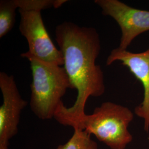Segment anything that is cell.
Returning a JSON list of instances; mask_svg holds the SVG:
<instances>
[{"label":"cell","instance_id":"3957f363","mask_svg":"<svg viewBox=\"0 0 149 149\" xmlns=\"http://www.w3.org/2000/svg\"><path fill=\"white\" fill-rule=\"evenodd\" d=\"M134 114L127 107L106 102L76 123L74 129L93 135L111 149H125L133 140L128 130Z\"/></svg>","mask_w":149,"mask_h":149},{"label":"cell","instance_id":"8fae6325","mask_svg":"<svg viewBox=\"0 0 149 149\" xmlns=\"http://www.w3.org/2000/svg\"><path fill=\"white\" fill-rule=\"evenodd\" d=\"M0 149H9L8 144H0Z\"/></svg>","mask_w":149,"mask_h":149},{"label":"cell","instance_id":"5b68a950","mask_svg":"<svg viewBox=\"0 0 149 149\" xmlns=\"http://www.w3.org/2000/svg\"><path fill=\"white\" fill-rule=\"evenodd\" d=\"M95 3L103 15L112 17L120 27L119 49L127 50L134 39L149 31V11L134 8L119 0H95Z\"/></svg>","mask_w":149,"mask_h":149},{"label":"cell","instance_id":"30bf717a","mask_svg":"<svg viewBox=\"0 0 149 149\" xmlns=\"http://www.w3.org/2000/svg\"><path fill=\"white\" fill-rule=\"evenodd\" d=\"M19 8L34 9L42 11L53 7L58 8L65 3L66 0H17Z\"/></svg>","mask_w":149,"mask_h":149},{"label":"cell","instance_id":"8992f818","mask_svg":"<svg viewBox=\"0 0 149 149\" xmlns=\"http://www.w3.org/2000/svg\"><path fill=\"white\" fill-rule=\"evenodd\" d=\"M0 89L3 99L0 107V144H9L18 133L21 114L27 102L22 97L12 75L0 72Z\"/></svg>","mask_w":149,"mask_h":149},{"label":"cell","instance_id":"52a82bcc","mask_svg":"<svg viewBox=\"0 0 149 149\" xmlns=\"http://www.w3.org/2000/svg\"><path fill=\"white\" fill-rule=\"evenodd\" d=\"M120 61L141 83L144 90L143 102L134 109L135 114L144 120V130L149 132V47L141 53H133L118 48L112 50L107 59L109 66Z\"/></svg>","mask_w":149,"mask_h":149},{"label":"cell","instance_id":"6da1fadb","mask_svg":"<svg viewBox=\"0 0 149 149\" xmlns=\"http://www.w3.org/2000/svg\"><path fill=\"white\" fill-rule=\"evenodd\" d=\"M55 32L64 58L63 68L77 95L71 107L62 102L54 118L63 125L73 128L85 115L88 98L100 97L105 92L103 72L96 64L101 50V40L95 28L80 27L71 22L58 25Z\"/></svg>","mask_w":149,"mask_h":149},{"label":"cell","instance_id":"7a4b0ae2","mask_svg":"<svg viewBox=\"0 0 149 149\" xmlns=\"http://www.w3.org/2000/svg\"><path fill=\"white\" fill-rule=\"evenodd\" d=\"M31 65L32 82L30 107L42 120L52 119L68 89H72L64 68L39 60L27 52L21 55Z\"/></svg>","mask_w":149,"mask_h":149},{"label":"cell","instance_id":"277c9868","mask_svg":"<svg viewBox=\"0 0 149 149\" xmlns=\"http://www.w3.org/2000/svg\"><path fill=\"white\" fill-rule=\"evenodd\" d=\"M21 20L19 30L28 44L27 52L32 56L48 64L62 66L64 58L55 47L43 22L42 11L19 8Z\"/></svg>","mask_w":149,"mask_h":149},{"label":"cell","instance_id":"9c48e42d","mask_svg":"<svg viewBox=\"0 0 149 149\" xmlns=\"http://www.w3.org/2000/svg\"><path fill=\"white\" fill-rule=\"evenodd\" d=\"M74 132L65 144L59 145L56 149H99L91 135L80 129H74Z\"/></svg>","mask_w":149,"mask_h":149},{"label":"cell","instance_id":"ba28073f","mask_svg":"<svg viewBox=\"0 0 149 149\" xmlns=\"http://www.w3.org/2000/svg\"><path fill=\"white\" fill-rule=\"evenodd\" d=\"M17 0L0 1V38L5 37L13 29L16 22Z\"/></svg>","mask_w":149,"mask_h":149}]
</instances>
